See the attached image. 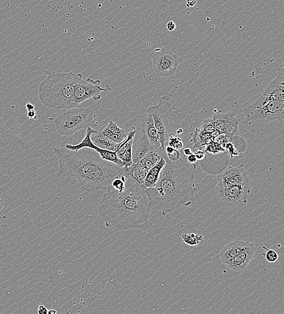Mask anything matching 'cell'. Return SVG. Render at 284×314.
Listing matches in <instances>:
<instances>
[{"label":"cell","instance_id":"obj_1","mask_svg":"<svg viewBox=\"0 0 284 314\" xmlns=\"http://www.w3.org/2000/svg\"><path fill=\"white\" fill-rule=\"evenodd\" d=\"M126 176V187L120 191L111 189L105 192L98 211L105 224L114 231H146L152 225L146 189Z\"/></svg>","mask_w":284,"mask_h":314},{"label":"cell","instance_id":"obj_2","mask_svg":"<svg viewBox=\"0 0 284 314\" xmlns=\"http://www.w3.org/2000/svg\"><path fill=\"white\" fill-rule=\"evenodd\" d=\"M166 164L162 169L155 186L145 189L149 200L150 212L160 211L166 216L182 207H187L196 201L197 191L195 184V164H190L180 158L172 161L166 155L163 157Z\"/></svg>","mask_w":284,"mask_h":314},{"label":"cell","instance_id":"obj_3","mask_svg":"<svg viewBox=\"0 0 284 314\" xmlns=\"http://www.w3.org/2000/svg\"><path fill=\"white\" fill-rule=\"evenodd\" d=\"M53 152L59 161V177L76 178L81 187L86 192L110 191L113 181L125 174L123 168L104 160L92 149L73 151L66 148H54Z\"/></svg>","mask_w":284,"mask_h":314},{"label":"cell","instance_id":"obj_4","mask_svg":"<svg viewBox=\"0 0 284 314\" xmlns=\"http://www.w3.org/2000/svg\"><path fill=\"white\" fill-rule=\"evenodd\" d=\"M40 83V100L45 106L56 110L76 108L74 93L78 83L83 80V74L69 73L49 72Z\"/></svg>","mask_w":284,"mask_h":314},{"label":"cell","instance_id":"obj_5","mask_svg":"<svg viewBox=\"0 0 284 314\" xmlns=\"http://www.w3.org/2000/svg\"><path fill=\"white\" fill-rule=\"evenodd\" d=\"M93 119V111L89 108H71L64 109L53 120L60 134L71 136L79 130L87 129Z\"/></svg>","mask_w":284,"mask_h":314},{"label":"cell","instance_id":"obj_6","mask_svg":"<svg viewBox=\"0 0 284 314\" xmlns=\"http://www.w3.org/2000/svg\"><path fill=\"white\" fill-rule=\"evenodd\" d=\"M172 110L170 100L165 96L161 97L158 106L147 110V113L153 117L155 128L160 138L161 146L164 150L167 144L169 118Z\"/></svg>","mask_w":284,"mask_h":314},{"label":"cell","instance_id":"obj_7","mask_svg":"<svg viewBox=\"0 0 284 314\" xmlns=\"http://www.w3.org/2000/svg\"><path fill=\"white\" fill-rule=\"evenodd\" d=\"M251 122L266 123L282 120L284 117V100L272 101L256 109H246L242 111Z\"/></svg>","mask_w":284,"mask_h":314},{"label":"cell","instance_id":"obj_8","mask_svg":"<svg viewBox=\"0 0 284 314\" xmlns=\"http://www.w3.org/2000/svg\"><path fill=\"white\" fill-rule=\"evenodd\" d=\"M153 68L159 77H171L174 79L176 70L181 61L178 57L171 50L157 48L154 50Z\"/></svg>","mask_w":284,"mask_h":314},{"label":"cell","instance_id":"obj_9","mask_svg":"<svg viewBox=\"0 0 284 314\" xmlns=\"http://www.w3.org/2000/svg\"><path fill=\"white\" fill-rule=\"evenodd\" d=\"M250 191V184L216 188L221 204L223 207L229 208L235 207L240 204L247 203Z\"/></svg>","mask_w":284,"mask_h":314},{"label":"cell","instance_id":"obj_10","mask_svg":"<svg viewBox=\"0 0 284 314\" xmlns=\"http://www.w3.org/2000/svg\"><path fill=\"white\" fill-rule=\"evenodd\" d=\"M276 100H284V70H279L278 75L270 82L262 91L261 94L249 109H256L265 104Z\"/></svg>","mask_w":284,"mask_h":314},{"label":"cell","instance_id":"obj_11","mask_svg":"<svg viewBox=\"0 0 284 314\" xmlns=\"http://www.w3.org/2000/svg\"><path fill=\"white\" fill-rule=\"evenodd\" d=\"M100 80H93L88 78L82 80L77 84L75 93H74V102L77 106L85 102L86 100L92 98L94 100H99L101 99V92H108L110 90L109 85L104 88L101 87Z\"/></svg>","mask_w":284,"mask_h":314},{"label":"cell","instance_id":"obj_12","mask_svg":"<svg viewBox=\"0 0 284 314\" xmlns=\"http://www.w3.org/2000/svg\"><path fill=\"white\" fill-rule=\"evenodd\" d=\"M248 184H250L249 174L242 164L237 168L230 167L222 172L218 177L216 188Z\"/></svg>","mask_w":284,"mask_h":314},{"label":"cell","instance_id":"obj_13","mask_svg":"<svg viewBox=\"0 0 284 314\" xmlns=\"http://www.w3.org/2000/svg\"><path fill=\"white\" fill-rule=\"evenodd\" d=\"M209 121L216 129L228 137L236 136L238 133L239 121L235 114L217 113Z\"/></svg>","mask_w":284,"mask_h":314},{"label":"cell","instance_id":"obj_14","mask_svg":"<svg viewBox=\"0 0 284 314\" xmlns=\"http://www.w3.org/2000/svg\"><path fill=\"white\" fill-rule=\"evenodd\" d=\"M255 251V245L252 244L249 247L230 260L228 263H225V265L233 271H242L247 268L250 261H252Z\"/></svg>","mask_w":284,"mask_h":314},{"label":"cell","instance_id":"obj_15","mask_svg":"<svg viewBox=\"0 0 284 314\" xmlns=\"http://www.w3.org/2000/svg\"><path fill=\"white\" fill-rule=\"evenodd\" d=\"M141 122V132L147 136L152 146L154 148L161 147L160 138L155 128L153 117L150 113H147Z\"/></svg>","mask_w":284,"mask_h":314},{"label":"cell","instance_id":"obj_16","mask_svg":"<svg viewBox=\"0 0 284 314\" xmlns=\"http://www.w3.org/2000/svg\"><path fill=\"white\" fill-rule=\"evenodd\" d=\"M253 243H250L249 241H236L232 242L231 244L225 246L221 251V259L223 263L225 264L230 260L235 257L244 250L246 248L249 247Z\"/></svg>","mask_w":284,"mask_h":314},{"label":"cell","instance_id":"obj_17","mask_svg":"<svg viewBox=\"0 0 284 314\" xmlns=\"http://www.w3.org/2000/svg\"><path fill=\"white\" fill-rule=\"evenodd\" d=\"M152 149H155L152 146L148 138L144 134L138 140H134L132 149H131V156L134 163H138L147 153Z\"/></svg>","mask_w":284,"mask_h":314},{"label":"cell","instance_id":"obj_18","mask_svg":"<svg viewBox=\"0 0 284 314\" xmlns=\"http://www.w3.org/2000/svg\"><path fill=\"white\" fill-rule=\"evenodd\" d=\"M101 129L104 135L117 143L122 142L127 136L126 131L121 129L118 126L117 123L113 121H110L106 126L103 127Z\"/></svg>","mask_w":284,"mask_h":314},{"label":"cell","instance_id":"obj_19","mask_svg":"<svg viewBox=\"0 0 284 314\" xmlns=\"http://www.w3.org/2000/svg\"><path fill=\"white\" fill-rule=\"evenodd\" d=\"M165 151L161 147L152 149L142 158L140 163L148 171L164 156Z\"/></svg>","mask_w":284,"mask_h":314},{"label":"cell","instance_id":"obj_20","mask_svg":"<svg viewBox=\"0 0 284 314\" xmlns=\"http://www.w3.org/2000/svg\"><path fill=\"white\" fill-rule=\"evenodd\" d=\"M165 164H166V161L164 157H162L160 161L148 171L144 182L145 189L155 186L159 180V177H160L161 172L165 166Z\"/></svg>","mask_w":284,"mask_h":314},{"label":"cell","instance_id":"obj_21","mask_svg":"<svg viewBox=\"0 0 284 314\" xmlns=\"http://www.w3.org/2000/svg\"><path fill=\"white\" fill-rule=\"evenodd\" d=\"M91 139L96 146L111 151H116L121 143H117L111 140L106 135H104L101 128L96 134H94V136Z\"/></svg>","mask_w":284,"mask_h":314},{"label":"cell","instance_id":"obj_22","mask_svg":"<svg viewBox=\"0 0 284 314\" xmlns=\"http://www.w3.org/2000/svg\"><path fill=\"white\" fill-rule=\"evenodd\" d=\"M123 169L127 176L132 178L138 184L144 185L145 178L148 171L140 162L133 163L129 167Z\"/></svg>","mask_w":284,"mask_h":314},{"label":"cell","instance_id":"obj_23","mask_svg":"<svg viewBox=\"0 0 284 314\" xmlns=\"http://www.w3.org/2000/svg\"><path fill=\"white\" fill-rule=\"evenodd\" d=\"M182 241L189 246H194L201 245L204 242V237L201 235L184 234L181 236Z\"/></svg>","mask_w":284,"mask_h":314},{"label":"cell","instance_id":"obj_24","mask_svg":"<svg viewBox=\"0 0 284 314\" xmlns=\"http://www.w3.org/2000/svg\"><path fill=\"white\" fill-rule=\"evenodd\" d=\"M131 149H132V146L128 148L127 150L124 151V153L119 157L120 159L123 163V168L129 167L134 163L132 156H131V151H132Z\"/></svg>","mask_w":284,"mask_h":314},{"label":"cell","instance_id":"obj_25","mask_svg":"<svg viewBox=\"0 0 284 314\" xmlns=\"http://www.w3.org/2000/svg\"><path fill=\"white\" fill-rule=\"evenodd\" d=\"M165 151L168 159L172 161H176L181 158L180 152L175 150L174 148L168 146V145L166 144V146H165Z\"/></svg>","mask_w":284,"mask_h":314},{"label":"cell","instance_id":"obj_26","mask_svg":"<svg viewBox=\"0 0 284 314\" xmlns=\"http://www.w3.org/2000/svg\"><path fill=\"white\" fill-rule=\"evenodd\" d=\"M167 145L177 150H180L183 148V143L181 138H179L177 135L172 134L169 136Z\"/></svg>","mask_w":284,"mask_h":314},{"label":"cell","instance_id":"obj_27","mask_svg":"<svg viewBox=\"0 0 284 314\" xmlns=\"http://www.w3.org/2000/svg\"><path fill=\"white\" fill-rule=\"evenodd\" d=\"M262 248L266 250V254H263V256H264L267 261L270 263H274L277 261V260L279 258L278 253L273 250V249L267 248L264 246H262Z\"/></svg>","mask_w":284,"mask_h":314},{"label":"cell","instance_id":"obj_28","mask_svg":"<svg viewBox=\"0 0 284 314\" xmlns=\"http://www.w3.org/2000/svg\"><path fill=\"white\" fill-rule=\"evenodd\" d=\"M215 130L216 128L212 125V124L210 122L209 120L204 121V122H203L201 124V130L203 132H204V133L210 134Z\"/></svg>","mask_w":284,"mask_h":314},{"label":"cell","instance_id":"obj_29","mask_svg":"<svg viewBox=\"0 0 284 314\" xmlns=\"http://www.w3.org/2000/svg\"><path fill=\"white\" fill-rule=\"evenodd\" d=\"M27 117L29 120H36L39 117V115L36 112L35 110L28 111Z\"/></svg>","mask_w":284,"mask_h":314},{"label":"cell","instance_id":"obj_30","mask_svg":"<svg viewBox=\"0 0 284 314\" xmlns=\"http://www.w3.org/2000/svg\"><path fill=\"white\" fill-rule=\"evenodd\" d=\"M194 154L198 160H201L205 157L204 152L202 151V150H197L195 152Z\"/></svg>","mask_w":284,"mask_h":314},{"label":"cell","instance_id":"obj_31","mask_svg":"<svg viewBox=\"0 0 284 314\" xmlns=\"http://www.w3.org/2000/svg\"><path fill=\"white\" fill-rule=\"evenodd\" d=\"M167 29L169 32L174 31L176 29V25L174 22L170 21L167 23L166 26Z\"/></svg>","mask_w":284,"mask_h":314},{"label":"cell","instance_id":"obj_32","mask_svg":"<svg viewBox=\"0 0 284 314\" xmlns=\"http://www.w3.org/2000/svg\"><path fill=\"white\" fill-rule=\"evenodd\" d=\"M197 160V158L196 157L194 153L188 155L187 157V162L190 164H195Z\"/></svg>","mask_w":284,"mask_h":314},{"label":"cell","instance_id":"obj_33","mask_svg":"<svg viewBox=\"0 0 284 314\" xmlns=\"http://www.w3.org/2000/svg\"><path fill=\"white\" fill-rule=\"evenodd\" d=\"M47 312H48V309L45 306L42 305L39 307L38 313L39 314H47Z\"/></svg>","mask_w":284,"mask_h":314},{"label":"cell","instance_id":"obj_34","mask_svg":"<svg viewBox=\"0 0 284 314\" xmlns=\"http://www.w3.org/2000/svg\"><path fill=\"white\" fill-rule=\"evenodd\" d=\"M197 0H187V8H191V7H194L196 4H197Z\"/></svg>","mask_w":284,"mask_h":314},{"label":"cell","instance_id":"obj_35","mask_svg":"<svg viewBox=\"0 0 284 314\" xmlns=\"http://www.w3.org/2000/svg\"><path fill=\"white\" fill-rule=\"evenodd\" d=\"M26 109L28 111L35 110V106L31 103L28 102L26 104Z\"/></svg>","mask_w":284,"mask_h":314},{"label":"cell","instance_id":"obj_36","mask_svg":"<svg viewBox=\"0 0 284 314\" xmlns=\"http://www.w3.org/2000/svg\"><path fill=\"white\" fill-rule=\"evenodd\" d=\"M184 154L185 156H188V155H191L193 153L190 148H185L184 150Z\"/></svg>","mask_w":284,"mask_h":314},{"label":"cell","instance_id":"obj_37","mask_svg":"<svg viewBox=\"0 0 284 314\" xmlns=\"http://www.w3.org/2000/svg\"><path fill=\"white\" fill-rule=\"evenodd\" d=\"M3 205H4V202H3L1 198H0V213H1L2 211Z\"/></svg>","mask_w":284,"mask_h":314},{"label":"cell","instance_id":"obj_38","mask_svg":"<svg viewBox=\"0 0 284 314\" xmlns=\"http://www.w3.org/2000/svg\"><path fill=\"white\" fill-rule=\"evenodd\" d=\"M56 310H53V309H50V310H48V312H47V313H49V314H55L56 313Z\"/></svg>","mask_w":284,"mask_h":314},{"label":"cell","instance_id":"obj_39","mask_svg":"<svg viewBox=\"0 0 284 314\" xmlns=\"http://www.w3.org/2000/svg\"><path fill=\"white\" fill-rule=\"evenodd\" d=\"M182 131H182V130L180 129V130H179L178 131H177V134H181V133H182Z\"/></svg>","mask_w":284,"mask_h":314},{"label":"cell","instance_id":"obj_40","mask_svg":"<svg viewBox=\"0 0 284 314\" xmlns=\"http://www.w3.org/2000/svg\"><path fill=\"white\" fill-rule=\"evenodd\" d=\"M64 1H66V0H64Z\"/></svg>","mask_w":284,"mask_h":314}]
</instances>
